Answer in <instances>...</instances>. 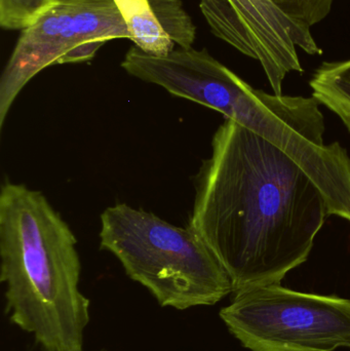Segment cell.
Returning a JSON list of instances; mask_svg holds the SVG:
<instances>
[{
	"instance_id": "obj_1",
	"label": "cell",
	"mask_w": 350,
	"mask_h": 351,
	"mask_svg": "<svg viewBox=\"0 0 350 351\" xmlns=\"http://www.w3.org/2000/svg\"><path fill=\"white\" fill-rule=\"evenodd\" d=\"M328 206L277 146L225 119L195 182L188 225L221 262L234 293L281 285L308 261Z\"/></svg>"
},
{
	"instance_id": "obj_2",
	"label": "cell",
	"mask_w": 350,
	"mask_h": 351,
	"mask_svg": "<svg viewBox=\"0 0 350 351\" xmlns=\"http://www.w3.org/2000/svg\"><path fill=\"white\" fill-rule=\"evenodd\" d=\"M77 239L45 194L6 180L0 191L5 313L43 351H84L90 301L80 291Z\"/></svg>"
},
{
	"instance_id": "obj_3",
	"label": "cell",
	"mask_w": 350,
	"mask_h": 351,
	"mask_svg": "<svg viewBox=\"0 0 350 351\" xmlns=\"http://www.w3.org/2000/svg\"><path fill=\"white\" fill-rule=\"evenodd\" d=\"M99 237L100 249L162 307L212 306L234 294L227 270L189 225L176 226L121 202L101 214Z\"/></svg>"
},
{
	"instance_id": "obj_4",
	"label": "cell",
	"mask_w": 350,
	"mask_h": 351,
	"mask_svg": "<svg viewBox=\"0 0 350 351\" xmlns=\"http://www.w3.org/2000/svg\"><path fill=\"white\" fill-rule=\"evenodd\" d=\"M220 317L251 351L350 350V300L341 297L256 287L234 293Z\"/></svg>"
},
{
	"instance_id": "obj_5",
	"label": "cell",
	"mask_w": 350,
	"mask_h": 351,
	"mask_svg": "<svg viewBox=\"0 0 350 351\" xmlns=\"http://www.w3.org/2000/svg\"><path fill=\"white\" fill-rule=\"evenodd\" d=\"M129 39L114 0H53L23 30L0 78V129L16 97L49 66L90 61L102 45Z\"/></svg>"
},
{
	"instance_id": "obj_6",
	"label": "cell",
	"mask_w": 350,
	"mask_h": 351,
	"mask_svg": "<svg viewBox=\"0 0 350 351\" xmlns=\"http://www.w3.org/2000/svg\"><path fill=\"white\" fill-rule=\"evenodd\" d=\"M201 12L218 38L259 62L273 93L283 95L291 72H303L297 49L321 55L310 27L282 12L271 0H199Z\"/></svg>"
},
{
	"instance_id": "obj_7",
	"label": "cell",
	"mask_w": 350,
	"mask_h": 351,
	"mask_svg": "<svg viewBox=\"0 0 350 351\" xmlns=\"http://www.w3.org/2000/svg\"><path fill=\"white\" fill-rule=\"evenodd\" d=\"M127 30L129 40L150 55L164 56L175 45L156 19L148 0H114Z\"/></svg>"
},
{
	"instance_id": "obj_8",
	"label": "cell",
	"mask_w": 350,
	"mask_h": 351,
	"mask_svg": "<svg viewBox=\"0 0 350 351\" xmlns=\"http://www.w3.org/2000/svg\"><path fill=\"white\" fill-rule=\"evenodd\" d=\"M312 97L335 113L350 132V59L325 62L310 82Z\"/></svg>"
},
{
	"instance_id": "obj_9",
	"label": "cell",
	"mask_w": 350,
	"mask_h": 351,
	"mask_svg": "<svg viewBox=\"0 0 350 351\" xmlns=\"http://www.w3.org/2000/svg\"><path fill=\"white\" fill-rule=\"evenodd\" d=\"M164 32L181 49L192 47L197 28L182 0H148Z\"/></svg>"
},
{
	"instance_id": "obj_10",
	"label": "cell",
	"mask_w": 350,
	"mask_h": 351,
	"mask_svg": "<svg viewBox=\"0 0 350 351\" xmlns=\"http://www.w3.org/2000/svg\"><path fill=\"white\" fill-rule=\"evenodd\" d=\"M53 0H0V26L25 30L34 24Z\"/></svg>"
},
{
	"instance_id": "obj_11",
	"label": "cell",
	"mask_w": 350,
	"mask_h": 351,
	"mask_svg": "<svg viewBox=\"0 0 350 351\" xmlns=\"http://www.w3.org/2000/svg\"><path fill=\"white\" fill-rule=\"evenodd\" d=\"M282 12L306 26L322 22L332 10L334 0H271Z\"/></svg>"
},
{
	"instance_id": "obj_12",
	"label": "cell",
	"mask_w": 350,
	"mask_h": 351,
	"mask_svg": "<svg viewBox=\"0 0 350 351\" xmlns=\"http://www.w3.org/2000/svg\"><path fill=\"white\" fill-rule=\"evenodd\" d=\"M97 351H107V350H97Z\"/></svg>"
}]
</instances>
